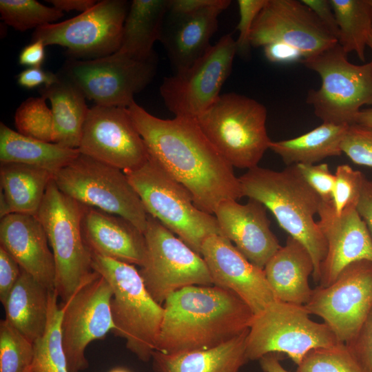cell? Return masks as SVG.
<instances>
[{
	"label": "cell",
	"mask_w": 372,
	"mask_h": 372,
	"mask_svg": "<svg viewBox=\"0 0 372 372\" xmlns=\"http://www.w3.org/2000/svg\"><path fill=\"white\" fill-rule=\"evenodd\" d=\"M220 0H170L168 13L183 14L214 6Z\"/></svg>",
	"instance_id": "f907efd6"
},
{
	"label": "cell",
	"mask_w": 372,
	"mask_h": 372,
	"mask_svg": "<svg viewBox=\"0 0 372 372\" xmlns=\"http://www.w3.org/2000/svg\"><path fill=\"white\" fill-rule=\"evenodd\" d=\"M85 207L61 192L52 180L36 215L54 256L55 290L62 302L69 300L94 273L92 254L82 231Z\"/></svg>",
	"instance_id": "52a82bcc"
},
{
	"label": "cell",
	"mask_w": 372,
	"mask_h": 372,
	"mask_svg": "<svg viewBox=\"0 0 372 372\" xmlns=\"http://www.w3.org/2000/svg\"><path fill=\"white\" fill-rule=\"evenodd\" d=\"M58 80L40 87V96L48 99L53 116L52 143L70 149H79L83 128L90 108L82 91L58 73Z\"/></svg>",
	"instance_id": "83f0119b"
},
{
	"label": "cell",
	"mask_w": 372,
	"mask_h": 372,
	"mask_svg": "<svg viewBox=\"0 0 372 372\" xmlns=\"http://www.w3.org/2000/svg\"><path fill=\"white\" fill-rule=\"evenodd\" d=\"M127 109L149 156L189 191L198 209L213 215L223 201L243 197L233 167L195 118H160L135 101Z\"/></svg>",
	"instance_id": "6da1fadb"
},
{
	"label": "cell",
	"mask_w": 372,
	"mask_h": 372,
	"mask_svg": "<svg viewBox=\"0 0 372 372\" xmlns=\"http://www.w3.org/2000/svg\"><path fill=\"white\" fill-rule=\"evenodd\" d=\"M237 54L231 34L223 35L187 70L164 78L160 94L175 116L196 118L220 96Z\"/></svg>",
	"instance_id": "5bb4252c"
},
{
	"label": "cell",
	"mask_w": 372,
	"mask_h": 372,
	"mask_svg": "<svg viewBox=\"0 0 372 372\" xmlns=\"http://www.w3.org/2000/svg\"><path fill=\"white\" fill-rule=\"evenodd\" d=\"M366 372H372V307L355 335L346 344Z\"/></svg>",
	"instance_id": "7bdbcfd3"
},
{
	"label": "cell",
	"mask_w": 372,
	"mask_h": 372,
	"mask_svg": "<svg viewBox=\"0 0 372 372\" xmlns=\"http://www.w3.org/2000/svg\"><path fill=\"white\" fill-rule=\"evenodd\" d=\"M58 298L55 289L50 291L47 327L43 335L34 342L30 372H69L61 342L62 309Z\"/></svg>",
	"instance_id": "836d02e7"
},
{
	"label": "cell",
	"mask_w": 372,
	"mask_h": 372,
	"mask_svg": "<svg viewBox=\"0 0 372 372\" xmlns=\"http://www.w3.org/2000/svg\"><path fill=\"white\" fill-rule=\"evenodd\" d=\"M267 280L277 300L305 305L313 290L309 283L313 272L312 258L298 240L288 236L286 243L265 266Z\"/></svg>",
	"instance_id": "d4e9b609"
},
{
	"label": "cell",
	"mask_w": 372,
	"mask_h": 372,
	"mask_svg": "<svg viewBox=\"0 0 372 372\" xmlns=\"http://www.w3.org/2000/svg\"><path fill=\"white\" fill-rule=\"evenodd\" d=\"M309 7L327 28L338 39L339 29L337 20L329 0H301Z\"/></svg>",
	"instance_id": "7dc6e473"
},
{
	"label": "cell",
	"mask_w": 372,
	"mask_h": 372,
	"mask_svg": "<svg viewBox=\"0 0 372 372\" xmlns=\"http://www.w3.org/2000/svg\"><path fill=\"white\" fill-rule=\"evenodd\" d=\"M239 180L243 196L263 204L289 236L306 247L313 262L312 278L318 284L327 253L325 238L314 220L321 200L297 165H289L282 171L257 166L248 169Z\"/></svg>",
	"instance_id": "3957f363"
},
{
	"label": "cell",
	"mask_w": 372,
	"mask_h": 372,
	"mask_svg": "<svg viewBox=\"0 0 372 372\" xmlns=\"http://www.w3.org/2000/svg\"><path fill=\"white\" fill-rule=\"evenodd\" d=\"M200 255L213 285L236 293L254 315L277 300L264 270L249 261L226 237L212 235L207 238Z\"/></svg>",
	"instance_id": "d6986e66"
},
{
	"label": "cell",
	"mask_w": 372,
	"mask_h": 372,
	"mask_svg": "<svg viewBox=\"0 0 372 372\" xmlns=\"http://www.w3.org/2000/svg\"><path fill=\"white\" fill-rule=\"evenodd\" d=\"M214 214L223 236L260 269L281 247L271 230L266 207L256 200L249 198L244 205L236 200H224Z\"/></svg>",
	"instance_id": "44dd1931"
},
{
	"label": "cell",
	"mask_w": 372,
	"mask_h": 372,
	"mask_svg": "<svg viewBox=\"0 0 372 372\" xmlns=\"http://www.w3.org/2000/svg\"><path fill=\"white\" fill-rule=\"evenodd\" d=\"M248 330L216 347L177 355L154 351L156 372H238L249 360L246 356Z\"/></svg>",
	"instance_id": "f546056e"
},
{
	"label": "cell",
	"mask_w": 372,
	"mask_h": 372,
	"mask_svg": "<svg viewBox=\"0 0 372 372\" xmlns=\"http://www.w3.org/2000/svg\"><path fill=\"white\" fill-rule=\"evenodd\" d=\"M0 13L5 23L21 32L53 23L64 15L35 0H1Z\"/></svg>",
	"instance_id": "e575fe53"
},
{
	"label": "cell",
	"mask_w": 372,
	"mask_h": 372,
	"mask_svg": "<svg viewBox=\"0 0 372 372\" xmlns=\"http://www.w3.org/2000/svg\"><path fill=\"white\" fill-rule=\"evenodd\" d=\"M304 305L275 300L254 316L246 341L248 360L285 353L296 364L306 354L340 342L325 323L312 320Z\"/></svg>",
	"instance_id": "9c48e42d"
},
{
	"label": "cell",
	"mask_w": 372,
	"mask_h": 372,
	"mask_svg": "<svg viewBox=\"0 0 372 372\" xmlns=\"http://www.w3.org/2000/svg\"><path fill=\"white\" fill-rule=\"evenodd\" d=\"M341 149L354 163L372 167V128L357 123L349 125Z\"/></svg>",
	"instance_id": "ab89813d"
},
{
	"label": "cell",
	"mask_w": 372,
	"mask_h": 372,
	"mask_svg": "<svg viewBox=\"0 0 372 372\" xmlns=\"http://www.w3.org/2000/svg\"><path fill=\"white\" fill-rule=\"evenodd\" d=\"M334 175L332 203L336 214L356 209L365 176L348 165L338 166Z\"/></svg>",
	"instance_id": "f35d334b"
},
{
	"label": "cell",
	"mask_w": 372,
	"mask_h": 372,
	"mask_svg": "<svg viewBox=\"0 0 372 372\" xmlns=\"http://www.w3.org/2000/svg\"><path fill=\"white\" fill-rule=\"evenodd\" d=\"M34 343L6 319L0 321V372H29Z\"/></svg>",
	"instance_id": "d590c367"
},
{
	"label": "cell",
	"mask_w": 372,
	"mask_h": 372,
	"mask_svg": "<svg viewBox=\"0 0 372 372\" xmlns=\"http://www.w3.org/2000/svg\"><path fill=\"white\" fill-rule=\"evenodd\" d=\"M273 42L296 48L304 59L338 43L337 38L302 1L267 0L254 23L250 44L254 48H263Z\"/></svg>",
	"instance_id": "ac0fdd59"
},
{
	"label": "cell",
	"mask_w": 372,
	"mask_h": 372,
	"mask_svg": "<svg viewBox=\"0 0 372 372\" xmlns=\"http://www.w3.org/2000/svg\"><path fill=\"white\" fill-rule=\"evenodd\" d=\"M259 362L264 372H289L281 364L278 353H268L262 357Z\"/></svg>",
	"instance_id": "f5cc1de1"
},
{
	"label": "cell",
	"mask_w": 372,
	"mask_h": 372,
	"mask_svg": "<svg viewBox=\"0 0 372 372\" xmlns=\"http://www.w3.org/2000/svg\"><path fill=\"white\" fill-rule=\"evenodd\" d=\"M50 291L21 268L20 276L3 304L6 320L33 343L45 331Z\"/></svg>",
	"instance_id": "f1b7e54d"
},
{
	"label": "cell",
	"mask_w": 372,
	"mask_h": 372,
	"mask_svg": "<svg viewBox=\"0 0 372 372\" xmlns=\"http://www.w3.org/2000/svg\"><path fill=\"white\" fill-rule=\"evenodd\" d=\"M78 149L123 172L139 167L149 156L127 107L116 106L90 108Z\"/></svg>",
	"instance_id": "e0dca14e"
},
{
	"label": "cell",
	"mask_w": 372,
	"mask_h": 372,
	"mask_svg": "<svg viewBox=\"0 0 372 372\" xmlns=\"http://www.w3.org/2000/svg\"><path fill=\"white\" fill-rule=\"evenodd\" d=\"M349 125L322 123L293 138L271 141L269 149L288 166L315 164L330 156H340L341 144Z\"/></svg>",
	"instance_id": "1f68e13d"
},
{
	"label": "cell",
	"mask_w": 372,
	"mask_h": 372,
	"mask_svg": "<svg viewBox=\"0 0 372 372\" xmlns=\"http://www.w3.org/2000/svg\"><path fill=\"white\" fill-rule=\"evenodd\" d=\"M92 267L112 289V333L125 339L127 349L139 360L149 361L156 351L163 306L147 291L134 265L92 254Z\"/></svg>",
	"instance_id": "277c9868"
},
{
	"label": "cell",
	"mask_w": 372,
	"mask_h": 372,
	"mask_svg": "<svg viewBox=\"0 0 372 372\" xmlns=\"http://www.w3.org/2000/svg\"><path fill=\"white\" fill-rule=\"evenodd\" d=\"M354 123L372 128V107L361 110L355 116Z\"/></svg>",
	"instance_id": "db71d44e"
},
{
	"label": "cell",
	"mask_w": 372,
	"mask_h": 372,
	"mask_svg": "<svg viewBox=\"0 0 372 372\" xmlns=\"http://www.w3.org/2000/svg\"><path fill=\"white\" fill-rule=\"evenodd\" d=\"M338 43L322 52L302 60L321 79L318 90H310L306 102L322 123H354L364 105H372V65L349 62Z\"/></svg>",
	"instance_id": "ba28073f"
},
{
	"label": "cell",
	"mask_w": 372,
	"mask_h": 372,
	"mask_svg": "<svg viewBox=\"0 0 372 372\" xmlns=\"http://www.w3.org/2000/svg\"><path fill=\"white\" fill-rule=\"evenodd\" d=\"M14 125L17 132L23 136L52 143V112L41 96L30 97L21 103L14 114Z\"/></svg>",
	"instance_id": "8d00e7d4"
},
{
	"label": "cell",
	"mask_w": 372,
	"mask_h": 372,
	"mask_svg": "<svg viewBox=\"0 0 372 372\" xmlns=\"http://www.w3.org/2000/svg\"><path fill=\"white\" fill-rule=\"evenodd\" d=\"M267 112L260 102L230 92L195 118L209 141L234 167L258 166L271 139L267 129Z\"/></svg>",
	"instance_id": "8992f818"
},
{
	"label": "cell",
	"mask_w": 372,
	"mask_h": 372,
	"mask_svg": "<svg viewBox=\"0 0 372 372\" xmlns=\"http://www.w3.org/2000/svg\"><path fill=\"white\" fill-rule=\"evenodd\" d=\"M53 180L61 192L77 202L121 216L145 231L148 214L122 170L79 153Z\"/></svg>",
	"instance_id": "30bf717a"
},
{
	"label": "cell",
	"mask_w": 372,
	"mask_h": 372,
	"mask_svg": "<svg viewBox=\"0 0 372 372\" xmlns=\"http://www.w3.org/2000/svg\"><path fill=\"white\" fill-rule=\"evenodd\" d=\"M0 243L21 269L49 290L55 289L54 256L45 231L36 216L16 213L1 218Z\"/></svg>",
	"instance_id": "603a6c76"
},
{
	"label": "cell",
	"mask_w": 372,
	"mask_h": 372,
	"mask_svg": "<svg viewBox=\"0 0 372 372\" xmlns=\"http://www.w3.org/2000/svg\"><path fill=\"white\" fill-rule=\"evenodd\" d=\"M231 4L229 0L183 14L166 15L160 41L175 73L184 71L211 46L210 39L218 26V17Z\"/></svg>",
	"instance_id": "7402d4cb"
},
{
	"label": "cell",
	"mask_w": 372,
	"mask_h": 372,
	"mask_svg": "<svg viewBox=\"0 0 372 372\" xmlns=\"http://www.w3.org/2000/svg\"><path fill=\"white\" fill-rule=\"evenodd\" d=\"M370 2H371V6H372V0H370Z\"/></svg>",
	"instance_id": "6f0895ef"
},
{
	"label": "cell",
	"mask_w": 372,
	"mask_h": 372,
	"mask_svg": "<svg viewBox=\"0 0 372 372\" xmlns=\"http://www.w3.org/2000/svg\"><path fill=\"white\" fill-rule=\"evenodd\" d=\"M339 29L338 44L348 54L365 61V48L372 31L370 0H329Z\"/></svg>",
	"instance_id": "d6a6232c"
},
{
	"label": "cell",
	"mask_w": 372,
	"mask_h": 372,
	"mask_svg": "<svg viewBox=\"0 0 372 372\" xmlns=\"http://www.w3.org/2000/svg\"><path fill=\"white\" fill-rule=\"evenodd\" d=\"M110 372H129L127 370L122 368H116L111 370Z\"/></svg>",
	"instance_id": "9f6ffc18"
},
{
	"label": "cell",
	"mask_w": 372,
	"mask_h": 372,
	"mask_svg": "<svg viewBox=\"0 0 372 372\" xmlns=\"http://www.w3.org/2000/svg\"><path fill=\"white\" fill-rule=\"evenodd\" d=\"M356 210L372 236V180L365 178Z\"/></svg>",
	"instance_id": "681fc988"
},
{
	"label": "cell",
	"mask_w": 372,
	"mask_h": 372,
	"mask_svg": "<svg viewBox=\"0 0 372 372\" xmlns=\"http://www.w3.org/2000/svg\"><path fill=\"white\" fill-rule=\"evenodd\" d=\"M81 227L91 254L142 266L146 249L144 233L128 220L85 205Z\"/></svg>",
	"instance_id": "cb8c5ba5"
},
{
	"label": "cell",
	"mask_w": 372,
	"mask_h": 372,
	"mask_svg": "<svg viewBox=\"0 0 372 372\" xmlns=\"http://www.w3.org/2000/svg\"><path fill=\"white\" fill-rule=\"evenodd\" d=\"M112 298L110 285L94 271L69 300L60 304L61 342L69 372L87 369L89 363L85 349L88 344L103 339L114 330Z\"/></svg>",
	"instance_id": "9a60e30c"
},
{
	"label": "cell",
	"mask_w": 372,
	"mask_h": 372,
	"mask_svg": "<svg viewBox=\"0 0 372 372\" xmlns=\"http://www.w3.org/2000/svg\"><path fill=\"white\" fill-rule=\"evenodd\" d=\"M147 214L200 254L203 242L222 232L215 216L198 209L189 191L152 156L139 167L124 172Z\"/></svg>",
	"instance_id": "5b68a950"
},
{
	"label": "cell",
	"mask_w": 372,
	"mask_h": 372,
	"mask_svg": "<svg viewBox=\"0 0 372 372\" xmlns=\"http://www.w3.org/2000/svg\"><path fill=\"white\" fill-rule=\"evenodd\" d=\"M130 4L125 0L97 1L73 18L36 28L31 41L64 47L69 58L87 60L111 55L120 47Z\"/></svg>",
	"instance_id": "7c38bea8"
},
{
	"label": "cell",
	"mask_w": 372,
	"mask_h": 372,
	"mask_svg": "<svg viewBox=\"0 0 372 372\" xmlns=\"http://www.w3.org/2000/svg\"><path fill=\"white\" fill-rule=\"evenodd\" d=\"M47 1L62 12L75 10L81 13L90 9L97 2L95 0H48Z\"/></svg>",
	"instance_id": "816d5d0a"
},
{
	"label": "cell",
	"mask_w": 372,
	"mask_h": 372,
	"mask_svg": "<svg viewBox=\"0 0 372 372\" xmlns=\"http://www.w3.org/2000/svg\"><path fill=\"white\" fill-rule=\"evenodd\" d=\"M54 174L17 163H1V218L10 214L36 216Z\"/></svg>",
	"instance_id": "4316f807"
},
{
	"label": "cell",
	"mask_w": 372,
	"mask_h": 372,
	"mask_svg": "<svg viewBox=\"0 0 372 372\" xmlns=\"http://www.w3.org/2000/svg\"><path fill=\"white\" fill-rule=\"evenodd\" d=\"M45 47L40 40L31 41L19 52V64L28 68L41 67L45 58Z\"/></svg>",
	"instance_id": "c3c4849f"
},
{
	"label": "cell",
	"mask_w": 372,
	"mask_h": 372,
	"mask_svg": "<svg viewBox=\"0 0 372 372\" xmlns=\"http://www.w3.org/2000/svg\"><path fill=\"white\" fill-rule=\"evenodd\" d=\"M170 0H133L123 25L115 54L148 61L156 59L154 45L160 41Z\"/></svg>",
	"instance_id": "484cf974"
},
{
	"label": "cell",
	"mask_w": 372,
	"mask_h": 372,
	"mask_svg": "<svg viewBox=\"0 0 372 372\" xmlns=\"http://www.w3.org/2000/svg\"><path fill=\"white\" fill-rule=\"evenodd\" d=\"M304 307L323 320L340 342L347 344L372 307V262L351 263L331 284L316 287Z\"/></svg>",
	"instance_id": "2e32d148"
},
{
	"label": "cell",
	"mask_w": 372,
	"mask_h": 372,
	"mask_svg": "<svg viewBox=\"0 0 372 372\" xmlns=\"http://www.w3.org/2000/svg\"><path fill=\"white\" fill-rule=\"evenodd\" d=\"M367 45L371 48L372 51V31L369 34L368 41H367ZM372 65V60L370 61Z\"/></svg>",
	"instance_id": "11a10c76"
},
{
	"label": "cell",
	"mask_w": 372,
	"mask_h": 372,
	"mask_svg": "<svg viewBox=\"0 0 372 372\" xmlns=\"http://www.w3.org/2000/svg\"><path fill=\"white\" fill-rule=\"evenodd\" d=\"M266 59L276 63H283L297 61L304 59L302 52L288 44L281 42H273L263 47Z\"/></svg>",
	"instance_id": "bcb514c9"
},
{
	"label": "cell",
	"mask_w": 372,
	"mask_h": 372,
	"mask_svg": "<svg viewBox=\"0 0 372 372\" xmlns=\"http://www.w3.org/2000/svg\"><path fill=\"white\" fill-rule=\"evenodd\" d=\"M79 153L77 149L23 136L5 123H0L1 163L32 165L55 174L74 161Z\"/></svg>",
	"instance_id": "4dcf8cb0"
},
{
	"label": "cell",
	"mask_w": 372,
	"mask_h": 372,
	"mask_svg": "<svg viewBox=\"0 0 372 372\" xmlns=\"http://www.w3.org/2000/svg\"><path fill=\"white\" fill-rule=\"evenodd\" d=\"M156 68L157 58L138 61L114 53L87 60L68 58L59 73L96 105L128 107L151 83Z\"/></svg>",
	"instance_id": "4fadbf2b"
},
{
	"label": "cell",
	"mask_w": 372,
	"mask_h": 372,
	"mask_svg": "<svg viewBox=\"0 0 372 372\" xmlns=\"http://www.w3.org/2000/svg\"><path fill=\"white\" fill-rule=\"evenodd\" d=\"M21 274V267L15 259L0 246V301L3 304Z\"/></svg>",
	"instance_id": "ee69618b"
},
{
	"label": "cell",
	"mask_w": 372,
	"mask_h": 372,
	"mask_svg": "<svg viewBox=\"0 0 372 372\" xmlns=\"http://www.w3.org/2000/svg\"><path fill=\"white\" fill-rule=\"evenodd\" d=\"M30 372V371H29Z\"/></svg>",
	"instance_id": "680465c9"
},
{
	"label": "cell",
	"mask_w": 372,
	"mask_h": 372,
	"mask_svg": "<svg viewBox=\"0 0 372 372\" xmlns=\"http://www.w3.org/2000/svg\"><path fill=\"white\" fill-rule=\"evenodd\" d=\"M301 175L307 184L324 202H332L335 175L327 163L297 164Z\"/></svg>",
	"instance_id": "b9f144b4"
},
{
	"label": "cell",
	"mask_w": 372,
	"mask_h": 372,
	"mask_svg": "<svg viewBox=\"0 0 372 372\" xmlns=\"http://www.w3.org/2000/svg\"><path fill=\"white\" fill-rule=\"evenodd\" d=\"M156 351L177 355L223 344L249 329L254 313L234 292L216 285L184 287L163 305Z\"/></svg>",
	"instance_id": "7a4b0ae2"
},
{
	"label": "cell",
	"mask_w": 372,
	"mask_h": 372,
	"mask_svg": "<svg viewBox=\"0 0 372 372\" xmlns=\"http://www.w3.org/2000/svg\"><path fill=\"white\" fill-rule=\"evenodd\" d=\"M296 372H366L346 344L318 348L308 352Z\"/></svg>",
	"instance_id": "74e56055"
},
{
	"label": "cell",
	"mask_w": 372,
	"mask_h": 372,
	"mask_svg": "<svg viewBox=\"0 0 372 372\" xmlns=\"http://www.w3.org/2000/svg\"><path fill=\"white\" fill-rule=\"evenodd\" d=\"M267 0H238V37L236 40L237 54L247 56L249 52L250 35L255 20Z\"/></svg>",
	"instance_id": "60d3db41"
},
{
	"label": "cell",
	"mask_w": 372,
	"mask_h": 372,
	"mask_svg": "<svg viewBox=\"0 0 372 372\" xmlns=\"http://www.w3.org/2000/svg\"><path fill=\"white\" fill-rule=\"evenodd\" d=\"M58 79V74L45 70L42 67H33L21 71L17 76V81L21 87L30 90L48 86Z\"/></svg>",
	"instance_id": "f6af8a7d"
},
{
	"label": "cell",
	"mask_w": 372,
	"mask_h": 372,
	"mask_svg": "<svg viewBox=\"0 0 372 372\" xmlns=\"http://www.w3.org/2000/svg\"><path fill=\"white\" fill-rule=\"evenodd\" d=\"M318 226L327 242L318 286L331 284L351 263L372 262V236L356 209L337 214L332 202L320 201Z\"/></svg>",
	"instance_id": "ffe728a7"
},
{
	"label": "cell",
	"mask_w": 372,
	"mask_h": 372,
	"mask_svg": "<svg viewBox=\"0 0 372 372\" xmlns=\"http://www.w3.org/2000/svg\"><path fill=\"white\" fill-rule=\"evenodd\" d=\"M145 255L138 270L145 286L161 304L184 287L214 285L202 256L148 214Z\"/></svg>",
	"instance_id": "8fae6325"
}]
</instances>
